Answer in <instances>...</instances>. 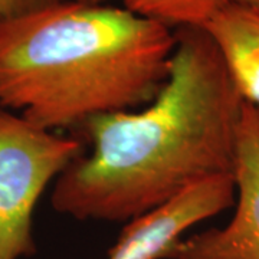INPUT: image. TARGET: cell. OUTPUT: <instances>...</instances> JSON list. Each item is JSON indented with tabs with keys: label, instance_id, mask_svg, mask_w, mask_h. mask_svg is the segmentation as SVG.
<instances>
[{
	"label": "cell",
	"instance_id": "ba28073f",
	"mask_svg": "<svg viewBox=\"0 0 259 259\" xmlns=\"http://www.w3.org/2000/svg\"><path fill=\"white\" fill-rule=\"evenodd\" d=\"M229 2L238 3V5H242V6H246V8L259 12V0H229Z\"/></svg>",
	"mask_w": 259,
	"mask_h": 259
},
{
	"label": "cell",
	"instance_id": "9c48e42d",
	"mask_svg": "<svg viewBox=\"0 0 259 259\" xmlns=\"http://www.w3.org/2000/svg\"><path fill=\"white\" fill-rule=\"evenodd\" d=\"M78 2H83V3H94V5H104V3H108L110 0H78Z\"/></svg>",
	"mask_w": 259,
	"mask_h": 259
},
{
	"label": "cell",
	"instance_id": "30bf717a",
	"mask_svg": "<svg viewBox=\"0 0 259 259\" xmlns=\"http://www.w3.org/2000/svg\"><path fill=\"white\" fill-rule=\"evenodd\" d=\"M256 111H258V112H259V110H256Z\"/></svg>",
	"mask_w": 259,
	"mask_h": 259
},
{
	"label": "cell",
	"instance_id": "7a4b0ae2",
	"mask_svg": "<svg viewBox=\"0 0 259 259\" xmlns=\"http://www.w3.org/2000/svg\"><path fill=\"white\" fill-rule=\"evenodd\" d=\"M175 45L173 29L125 8L48 6L0 26V107L49 131L139 110L166 83Z\"/></svg>",
	"mask_w": 259,
	"mask_h": 259
},
{
	"label": "cell",
	"instance_id": "3957f363",
	"mask_svg": "<svg viewBox=\"0 0 259 259\" xmlns=\"http://www.w3.org/2000/svg\"><path fill=\"white\" fill-rule=\"evenodd\" d=\"M83 153L79 137L37 127L0 107V259L35 255L37 202L48 186Z\"/></svg>",
	"mask_w": 259,
	"mask_h": 259
},
{
	"label": "cell",
	"instance_id": "277c9868",
	"mask_svg": "<svg viewBox=\"0 0 259 259\" xmlns=\"http://www.w3.org/2000/svg\"><path fill=\"white\" fill-rule=\"evenodd\" d=\"M233 179L236 207L231 222L180 239L166 259H259V112L246 101Z\"/></svg>",
	"mask_w": 259,
	"mask_h": 259
},
{
	"label": "cell",
	"instance_id": "6da1fadb",
	"mask_svg": "<svg viewBox=\"0 0 259 259\" xmlns=\"http://www.w3.org/2000/svg\"><path fill=\"white\" fill-rule=\"evenodd\" d=\"M175 33L170 74L153 101L78 128L90 151L56 179L55 212L128 223L202 180L233 175L245 100L206 29Z\"/></svg>",
	"mask_w": 259,
	"mask_h": 259
},
{
	"label": "cell",
	"instance_id": "5b68a950",
	"mask_svg": "<svg viewBox=\"0 0 259 259\" xmlns=\"http://www.w3.org/2000/svg\"><path fill=\"white\" fill-rule=\"evenodd\" d=\"M235 196L233 175L202 180L170 203L125 223L108 259H166L186 232L229 209Z\"/></svg>",
	"mask_w": 259,
	"mask_h": 259
},
{
	"label": "cell",
	"instance_id": "52a82bcc",
	"mask_svg": "<svg viewBox=\"0 0 259 259\" xmlns=\"http://www.w3.org/2000/svg\"><path fill=\"white\" fill-rule=\"evenodd\" d=\"M66 0H0V26L13 19L45 9Z\"/></svg>",
	"mask_w": 259,
	"mask_h": 259
},
{
	"label": "cell",
	"instance_id": "8992f818",
	"mask_svg": "<svg viewBox=\"0 0 259 259\" xmlns=\"http://www.w3.org/2000/svg\"><path fill=\"white\" fill-rule=\"evenodd\" d=\"M130 12L170 29L204 28L229 0H122Z\"/></svg>",
	"mask_w": 259,
	"mask_h": 259
}]
</instances>
